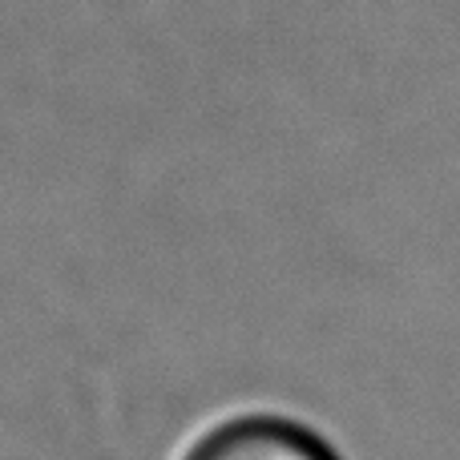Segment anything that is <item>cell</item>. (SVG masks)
Wrapping results in <instances>:
<instances>
[{
  "mask_svg": "<svg viewBox=\"0 0 460 460\" xmlns=\"http://www.w3.org/2000/svg\"><path fill=\"white\" fill-rule=\"evenodd\" d=\"M178 460H340V453L303 420L279 412H243L210 424Z\"/></svg>",
  "mask_w": 460,
  "mask_h": 460,
  "instance_id": "6da1fadb",
  "label": "cell"
}]
</instances>
